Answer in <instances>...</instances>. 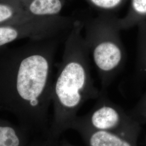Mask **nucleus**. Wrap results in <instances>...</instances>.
<instances>
[{
    "mask_svg": "<svg viewBox=\"0 0 146 146\" xmlns=\"http://www.w3.org/2000/svg\"><path fill=\"white\" fill-rule=\"evenodd\" d=\"M58 38L0 49V107L27 130H47Z\"/></svg>",
    "mask_w": 146,
    "mask_h": 146,
    "instance_id": "1",
    "label": "nucleus"
},
{
    "mask_svg": "<svg viewBox=\"0 0 146 146\" xmlns=\"http://www.w3.org/2000/svg\"><path fill=\"white\" fill-rule=\"evenodd\" d=\"M83 29L84 22L76 20L68 32L62 60L53 81L54 114L48 131L50 140H56L64 131L71 129L82 105L90 100L98 99L101 94L92 76Z\"/></svg>",
    "mask_w": 146,
    "mask_h": 146,
    "instance_id": "2",
    "label": "nucleus"
},
{
    "mask_svg": "<svg viewBox=\"0 0 146 146\" xmlns=\"http://www.w3.org/2000/svg\"><path fill=\"white\" fill-rule=\"evenodd\" d=\"M116 19L101 17L84 23V38L99 74L102 90H106L121 72L125 51Z\"/></svg>",
    "mask_w": 146,
    "mask_h": 146,
    "instance_id": "3",
    "label": "nucleus"
},
{
    "mask_svg": "<svg viewBox=\"0 0 146 146\" xmlns=\"http://www.w3.org/2000/svg\"><path fill=\"white\" fill-rule=\"evenodd\" d=\"M93 108L87 114L77 116L71 129L88 128L116 134L137 141L141 132V125L129 113L108 98L106 90L101 94Z\"/></svg>",
    "mask_w": 146,
    "mask_h": 146,
    "instance_id": "4",
    "label": "nucleus"
},
{
    "mask_svg": "<svg viewBox=\"0 0 146 146\" xmlns=\"http://www.w3.org/2000/svg\"><path fill=\"white\" fill-rule=\"evenodd\" d=\"M75 22L60 15L33 16L0 26V49L23 39L40 41L58 38L70 31Z\"/></svg>",
    "mask_w": 146,
    "mask_h": 146,
    "instance_id": "5",
    "label": "nucleus"
},
{
    "mask_svg": "<svg viewBox=\"0 0 146 146\" xmlns=\"http://www.w3.org/2000/svg\"><path fill=\"white\" fill-rule=\"evenodd\" d=\"M75 131L88 146H137V141L112 133L88 128H78Z\"/></svg>",
    "mask_w": 146,
    "mask_h": 146,
    "instance_id": "6",
    "label": "nucleus"
},
{
    "mask_svg": "<svg viewBox=\"0 0 146 146\" xmlns=\"http://www.w3.org/2000/svg\"><path fill=\"white\" fill-rule=\"evenodd\" d=\"M26 129L0 119V146H27L29 145Z\"/></svg>",
    "mask_w": 146,
    "mask_h": 146,
    "instance_id": "7",
    "label": "nucleus"
},
{
    "mask_svg": "<svg viewBox=\"0 0 146 146\" xmlns=\"http://www.w3.org/2000/svg\"><path fill=\"white\" fill-rule=\"evenodd\" d=\"M63 5L62 0H31L27 6L26 11L37 17L60 16Z\"/></svg>",
    "mask_w": 146,
    "mask_h": 146,
    "instance_id": "8",
    "label": "nucleus"
},
{
    "mask_svg": "<svg viewBox=\"0 0 146 146\" xmlns=\"http://www.w3.org/2000/svg\"><path fill=\"white\" fill-rule=\"evenodd\" d=\"M33 16L26 11H22L9 4L0 3V26Z\"/></svg>",
    "mask_w": 146,
    "mask_h": 146,
    "instance_id": "9",
    "label": "nucleus"
},
{
    "mask_svg": "<svg viewBox=\"0 0 146 146\" xmlns=\"http://www.w3.org/2000/svg\"><path fill=\"white\" fill-rule=\"evenodd\" d=\"M129 114L141 125L146 123V91Z\"/></svg>",
    "mask_w": 146,
    "mask_h": 146,
    "instance_id": "10",
    "label": "nucleus"
},
{
    "mask_svg": "<svg viewBox=\"0 0 146 146\" xmlns=\"http://www.w3.org/2000/svg\"><path fill=\"white\" fill-rule=\"evenodd\" d=\"M141 40L140 52L139 66L141 72L146 73V24L141 27Z\"/></svg>",
    "mask_w": 146,
    "mask_h": 146,
    "instance_id": "11",
    "label": "nucleus"
},
{
    "mask_svg": "<svg viewBox=\"0 0 146 146\" xmlns=\"http://www.w3.org/2000/svg\"><path fill=\"white\" fill-rule=\"evenodd\" d=\"M98 8L104 10H111L119 7L123 0H89Z\"/></svg>",
    "mask_w": 146,
    "mask_h": 146,
    "instance_id": "12",
    "label": "nucleus"
},
{
    "mask_svg": "<svg viewBox=\"0 0 146 146\" xmlns=\"http://www.w3.org/2000/svg\"><path fill=\"white\" fill-rule=\"evenodd\" d=\"M54 141L47 139V140L41 142H36L33 143L31 144H29L27 146H52Z\"/></svg>",
    "mask_w": 146,
    "mask_h": 146,
    "instance_id": "13",
    "label": "nucleus"
},
{
    "mask_svg": "<svg viewBox=\"0 0 146 146\" xmlns=\"http://www.w3.org/2000/svg\"><path fill=\"white\" fill-rule=\"evenodd\" d=\"M52 146H76L73 145L72 144L68 142V141H60V142H57L56 140L54 141Z\"/></svg>",
    "mask_w": 146,
    "mask_h": 146,
    "instance_id": "14",
    "label": "nucleus"
},
{
    "mask_svg": "<svg viewBox=\"0 0 146 146\" xmlns=\"http://www.w3.org/2000/svg\"></svg>",
    "mask_w": 146,
    "mask_h": 146,
    "instance_id": "15",
    "label": "nucleus"
}]
</instances>
